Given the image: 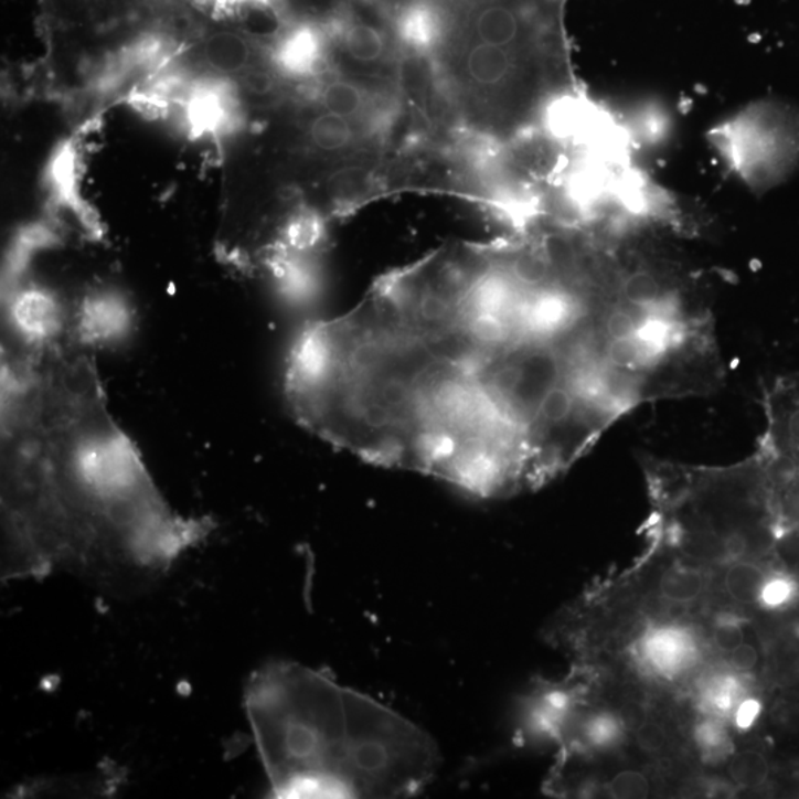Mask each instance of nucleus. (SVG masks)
I'll use <instances>...</instances> for the list:
<instances>
[{"label": "nucleus", "instance_id": "1", "mask_svg": "<svg viewBox=\"0 0 799 799\" xmlns=\"http://www.w3.org/2000/svg\"><path fill=\"white\" fill-rule=\"evenodd\" d=\"M618 255L537 227L380 281L290 351L295 418L338 449L481 498L540 488L631 409Z\"/></svg>", "mask_w": 799, "mask_h": 799}, {"label": "nucleus", "instance_id": "2", "mask_svg": "<svg viewBox=\"0 0 799 799\" xmlns=\"http://www.w3.org/2000/svg\"><path fill=\"white\" fill-rule=\"evenodd\" d=\"M3 424V579L56 567L159 571L205 540L177 514L108 411L93 355L42 335L11 375Z\"/></svg>", "mask_w": 799, "mask_h": 799}, {"label": "nucleus", "instance_id": "3", "mask_svg": "<svg viewBox=\"0 0 799 799\" xmlns=\"http://www.w3.org/2000/svg\"><path fill=\"white\" fill-rule=\"evenodd\" d=\"M245 707L276 798L412 797L440 764L418 725L303 664L260 667Z\"/></svg>", "mask_w": 799, "mask_h": 799}, {"label": "nucleus", "instance_id": "4", "mask_svg": "<svg viewBox=\"0 0 799 799\" xmlns=\"http://www.w3.org/2000/svg\"><path fill=\"white\" fill-rule=\"evenodd\" d=\"M707 140L746 189L767 193L799 167V108L780 99H758L711 128Z\"/></svg>", "mask_w": 799, "mask_h": 799}, {"label": "nucleus", "instance_id": "5", "mask_svg": "<svg viewBox=\"0 0 799 799\" xmlns=\"http://www.w3.org/2000/svg\"><path fill=\"white\" fill-rule=\"evenodd\" d=\"M173 104L191 137L221 140L233 136L245 119L243 90L230 77L207 75L187 79Z\"/></svg>", "mask_w": 799, "mask_h": 799}, {"label": "nucleus", "instance_id": "6", "mask_svg": "<svg viewBox=\"0 0 799 799\" xmlns=\"http://www.w3.org/2000/svg\"><path fill=\"white\" fill-rule=\"evenodd\" d=\"M329 41L328 30L311 23L295 24L273 43V67L289 79H315L328 68Z\"/></svg>", "mask_w": 799, "mask_h": 799}, {"label": "nucleus", "instance_id": "7", "mask_svg": "<svg viewBox=\"0 0 799 799\" xmlns=\"http://www.w3.org/2000/svg\"><path fill=\"white\" fill-rule=\"evenodd\" d=\"M395 33L416 54H432L446 36V19L434 0H409L398 8Z\"/></svg>", "mask_w": 799, "mask_h": 799}, {"label": "nucleus", "instance_id": "8", "mask_svg": "<svg viewBox=\"0 0 799 799\" xmlns=\"http://www.w3.org/2000/svg\"><path fill=\"white\" fill-rule=\"evenodd\" d=\"M199 58L210 75L234 79L255 68V46L243 33L219 30L200 43Z\"/></svg>", "mask_w": 799, "mask_h": 799}, {"label": "nucleus", "instance_id": "9", "mask_svg": "<svg viewBox=\"0 0 799 799\" xmlns=\"http://www.w3.org/2000/svg\"><path fill=\"white\" fill-rule=\"evenodd\" d=\"M641 656L651 670L660 675L672 677L692 664L696 658V644L684 629L660 628L644 638Z\"/></svg>", "mask_w": 799, "mask_h": 799}, {"label": "nucleus", "instance_id": "10", "mask_svg": "<svg viewBox=\"0 0 799 799\" xmlns=\"http://www.w3.org/2000/svg\"><path fill=\"white\" fill-rule=\"evenodd\" d=\"M328 33L355 63L372 65L386 55L384 32L367 21L340 17L332 21Z\"/></svg>", "mask_w": 799, "mask_h": 799}, {"label": "nucleus", "instance_id": "11", "mask_svg": "<svg viewBox=\"0 0 799 799\" xmlns=\"http://www.w3.org/2000/svg\"><path fill=\"white\" fill-rule=\"evenodd\" d=\"M706 585V575L701 568L677 563L660 576L658 594L668 605L688 606L702 597Z\"/></svg>", "mask_w": 799, "mask_h": 799}, {"label": "nucleus", "instance_id": "12", "mask_svg": "<svg viewBox=\"0 0 799 799\" xmlns=\"http://www.w3.org/2000/svg\"><path fill=\"white\" fill-rule=\"evenodd\" d=\"M308 138L323 153H340L353 145V124L347 117L323 110L308 125Z\"/></svg>", "mask_w": 799, "mask_h": 799}, {"label": "nucleus", "instance_id": "13", "mask_svg": "<svg viewBox=\"0 0 799 799\" xmlns=\"http://www.w3.org/2000/svg\"><path fill=\"white\" fill-rule=\"evenodd\" d=\"M319 99L323 110L350 120L362 115L367 106L366 90L355 82L345 79L326 82L319 90Z\"/></svg>", "mask_w": 799, "mask_h": 799}, {"label": "nucleus", "instance_id": "14", "mask_svg": "<svg viewBox=\"0 0 799 799\" xmlns=\"http://www.w3.org/2000/svg\"><path fill=\"white\" fill-rule=\"evenodd\" d=\"M767 579L757 564L737 560L725 573L724 586L733 601L739 605H754L759 601V595Z\"/></svg>", "mask_w": 799, "mask_h": 799}, {"label": "nucleus", "instance_id": "15", "mask_svg": "<svg viewBox=\"0 0 799 799\" xmlns=\"http://www.w3.org/2000/svg\"><path fill=\"white\" fill-rule=\"evenodd\" d=\"M729 779L739 789H755L766 784L768 764L757 750H745L733 757L728 766Z\"/></svg>", "mask_w": 799, "mask_h": 799}, {"label": "nucleus", "instance_id": "16", "mask_svg": "<svg viewBox=\"0 0 799 799\" xmlns=\"http://www.w3.org/2000/svg\"><path fill=\"white\" fill-rule=\"evenodd\" d=\"M607 797L616 799H644L650 793V781L636 770L618 773L605 785Z\"/></svg>", "mask_w": 799, "mask_h": 799}, {"label": "nucleus", "instance_id": "17", "mask_svg": "<svg viewBox=\"0 0 799 799\" xmlns=\"http://www.w3.org/2000/svg\"><path fill=\"white\" fill-rule=\"evenodd\" d=\"M696 739L706 757L715 758L728 754L729 739L723 725L716 721H705L696 729Z\"/></svg>", "mask_w": 799, "mask_h": 799}, {"label": "nucleus", "instance_id": "18", "mask_svg": "<svg viewBox=\"0 0 799 799\" xmlns=\"http://www.w3.org/2000/svg\"><path fill=\"white\" fill-rule=\"evenodd\" d=\"M793 593L795 585L792 580L786 579V577H773V579H767L766 585H764L758 603L776 609V607L786 605L793 597Z\"/></svg>", "mask_w": 799, "mask_h": 799}, {"label": "nucleus", "instance_id": "19", "mask_svg": "<svg viewBox=\"0 0 799 799\" xmlns=\"http://www.w3.org/2000/svg\"><path fill=\"white\" fill-rule=\"evenodd\" d=\"M633 735H636L638 746L649 754L660 753L668 744L667 729H664L663 725L651 720L647 721Z\"/></svg>", "mask_w": 799, "mask_h": 799}, {"label": "nucleus", "instance_id": "20", "mask_svg": "<svg viewBox=\"0 0 799 799\" xmlns=\"http://www.w3.org/2000/svg\"><path fill=\"white\" fill-rule=\"evenodd\" d=\"M712 641L716 649L723 651L725 654L733 653L745 642L744 631L739 625L735 622H721L716 625L714 632H712Z\"/></svg>", "mask_w": 799, "mask_h": 799}, {"label": "nucleus", "instance_id": "21", "mask_svg": "<svg viewBox=\"0 0 799 799\" xmlns=\"http://www.w3.org/2000/svg\"><path fill=\"white\" fill-rule=\"evenodd\" d=\"M737 688L735 680H723L711 689L710 701L721 712H727L735 706Z\"/></svg>", "mask_w": 799, "mask_h": 799}, {"label": "nucleus", "instance_id": "22", "mask_svg": "<svg viewBox=\"0 0 799 799\" xmlns=\"http://www.w3.org/2000/svg\"><path fill=\"white\" fill-rule=\"evenodd\" d=\"M618 718L624 728L632 733H636L650 720L646 706L641 702L633 701L625 703L622 710L619 711Z\"/></svg>", "mask_w": 799, "mask_h": 799}, {"label": "nucleus", "instance_id": "23", "mask_svg": "<svg viewBox=\"0 0 799 799\" xmlns=\"http://www.w3.org/2000/svg\"><path fill=\"white\" fill-rule=\"evenodd\" d=\"M728 656L732 667L735 668V671L742 672V674L753 671L758 663L757 649L750 644H746V642H744L741 647H737V649Z\"/></svg>", "mask_w": 799, "mask_h": 799}, {"label": "nucleus", "instance_id": "24", "mask_svg": "<svg viewBox=\"0 0 799 799\" xmlns=\"http://www.w3.org/2000/svg\"><path fill=\"white\" fill-rule=\"evenodd\" d=\"M759 714H761V705H759L757 699H746V701L739 702L735 712L736 727L741 729L753 727Z\"/></svg>", "mask_w": 799, "mask_h": 799}, {"label": "nucleus", "instance_id": "25", "mask_svg": "<svg viewBox=\"0 0 799 799\" xmlns=\"http://www.w3.org/2000/svg\"><path fill=\"white\" fill-rule=\"evenodd\" d=\"M737 790L739 788L733 781L716 780L707 786L706 793L710 798L727 799L735 797Z\"/></svg>", "mask_w": 799, "mask_h": 799}]
</instances>
